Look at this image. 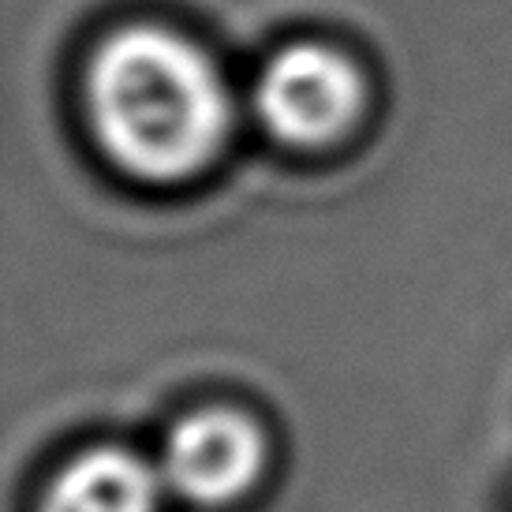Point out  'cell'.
<instances>
[{"label": "cell", "mask_w": 512, "mask_h": 512, "mask_svg": "<svg viewBox=\"0 0 512 512\" xmlns=\"http://www.w3.org/2000/svg\"><path fill=\"white\" fill-rule=\"evenodd\" d=\"M83 98L101 154L143 184H184L206 172L236 120L214 57L150 23L116 30L94 49Z\"/></svg>", "instance_id": "1"}, {"label": "cell", "mask_w": 512, "mask_h": 512, "mask_svg": "<svg viewBox=\"0 0 512 512\" xmlns=\"http://www.w3.org/2000/svg\"><path fill=\"white\" fill-rule=\"evenodd\" d=\"M258 124L277 143L326 150L352 135L367 109V79L348 53L322 42H296L273 53L251 90Z\"/></svg>", "instance_id": "2"}, {"label": "cell", "mask_w": 512, "mask_h": 512, "mask_svg": "<svg viewBox=\"0 0 512 512\" xmlns=\"http://www.w3.org/2000/svg\"><path fill=\"white\" fill-rule=\"evenodd\" d=\"M266 460V434L251 415L236 408H202L169 430L157 471L165 490L202 509H221L255 490Z\"/></svg>", "instance_id": "3"}, {"label": "cell", "mask_w": 512, "mask_h": 512, "mask_svg": "<svg viewBox=\"0 0 512 512\" xmlns=\"http://www.w3.org/2000/svg\"><path fill=\"white\" fill-rule=\"evenodd\" d=\"M161 494L157 464L120 445H94L45 483L34 512H157Z\"/></svg>", "instance_id": "4"}]
</instances>
